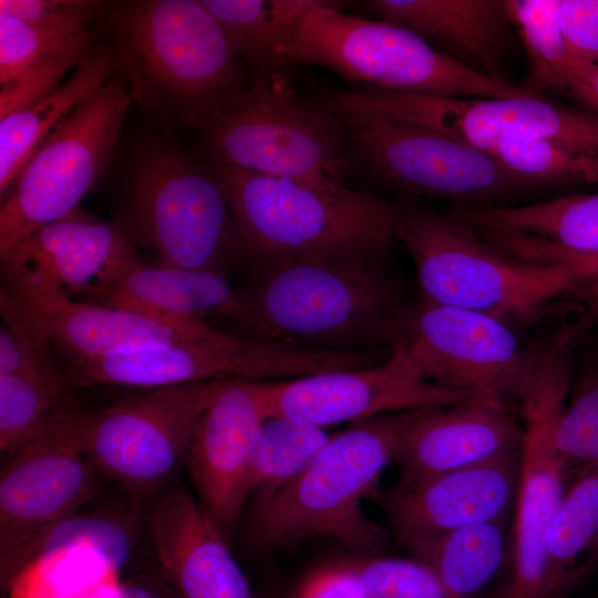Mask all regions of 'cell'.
<instances>
[{
  "instance_id": "obj_40",
  "label": "cell",
  "mask_w": 598,
  "mask_h": 598,
  "mask_svg": "<svg viewBox=\"0 0 598 598\" xmlns=\"http://www.w3.org/2000/svg\"><path fill=\"white\" fill-rule=\"evenodd\" d=\"M0 311L4 323L0 330V374L68 382L53 359L52 348L2 292Z\"/></svg>"
},
{
  "instance_id": "obj_12",
  "label": "cell",
  "mask_w": 598,
  "mask_h": 598,
  "mask_svg": "<svg viewBox=\"0 0 598 598\" xmlns=\"http://www.w3.org/2000/svg\"><path fill=\"white\" fill-rule=\"evenodd\" d=\"M132 102L126 81L110 79L30 158L1 199L0 255L80 207L111 161Z\"/></svg>"
},
{
  "instance_id": "obj_4",
  "label": "cell",
  "mask_w": 598,
  "mask_h": 598,
  "mask_svg": "<svg viewBox=\"0 0 598 598\" xmlns=\"http://www.w3.org/2000/svg\"><path fill=\"white\" fill-rule=\"evenodd\" d=\"M595 321L588 313L560 322L528 347L529 370L519 394L523 444L511 545V575L499 598H551L546 536L568 487L555 426L565 406L575 355Z\"/></svg>"
},
{
  "instance_id": "obj_36",
  "label": "cell",
  "mask_w": 598,
  "mask_h": 598,
  "mask_svg": "<svg viewBox=\"0 0 598 598\" xmlns=\"http://www.w3.org/2000/svg\"><path fill=\"white\" fill-rule=\"evenodd\" d=\"M70 384L16 374H0V453L8 460L68 399Z\"/></svg>"
},
{
  "instance_id": "obj_15",
  "label": "cell",
  "mask_w": 598,
  "mask_h": 598,
  "mask_svg": "<svg viewBox=\"0 0 598 598\" xmlns=\"http://www.w3.org/2000/svg\"><path fill=\"white\" fill-rule=\"evenodd\" d=\"M401 342L424 377L447 390L506 403L518 400L528 375V348L505 320L487 313L421 297Z\"/></svg>"
},
{
  "instance_id": "obj_37",
  "label": "cell",
  "mask_w": 598,
  "mask_h": 598,
  "mask_svg": "<svg viewBox=\"0 0 598 598\" xmlns=\"http://www.w3.org/2000/svg\"><path fill=\"white\" fill-rule=\"evenodd\" d=\"M352 559L364 598H466L413 557L375 555Z\"/></svg>"
},
{
  "instance_id": "obj_47",
  "label": "cell",
  "mask_w": 598,
  "mask_h": 598,
  "mask_svg": "<svg viewBox=\"0 0 598 598\" xmlns=\"http://www.w3.org/2000/svg\"><path fill=\"white\" fill-rule=\"evenodd\" d=\"M571 291L589 309L598 312V280L579 282Z\"/></svg>"
},
{
  "instance_id": "obj_34",
  "label": "cell",
  "mask_w": 598,
  "mask_h": 598,
  "mask_svg": "<svg viewBox=\"0 0 598 598\" xmlns=\"http://www.w3.org/2000/svg\"><path fill=\"white\" fill-rule=\"evenodd\" d=\"M506 2L527 60V75L522 89L539 96L546 90H557L568 56L558 22V0Z\"/></svg>"
},
{
  "instance_id": "obj_23",
  "label": "cell",
  "mask_w": 598,
  "mask_h": 598,
  "mask_svg": "<svg viewBox=\"0 0 598 598\" xmlns=\"http://www.w3.org/2000/svg\"><path fill=\"white\" fill-rule=\"evenodd\" d=\"M135 250L117 223L80 207L42 225L1 254L3 281L82 296L106 267Z\"/></svg>"
},
{
  "instance_id": "obj_25",
  "label": "cell",
  "mask_w": 598,
  "mask_h": 598,
  "mask_svg": "<svg viewBox=\"0 0 598 598\" xmlns=\"http://www.w3.org/2000/svg\"><path fill=\"white\" fill-rule=\"evenodd\" d=\"M365 6L434 42L441 52L488 78L506 81L514 29L506 0H373Z\"/></svg>"
},
{
  "instance_id": "obj_26",
  "label": "cell",
  "mask_w": 598,
  "mask_h": 598,
  "mask_svg": "<svg viewBox=\"0 0 598 598\" xmlns=\"http://www.w3.org/2000/svg\"><path fill=\"white\" fill-rule=\"evenodd\" d=\"M146 534L144 509L132 504L73 513L0 548L2 592L34 566L71 553L92 554L120 571L135 560Z\"/></svg>"
},
{
  "instance_id": "obj_30",
  "label": "cell",
  "mask_w": 598,
  "mask_h": 598,
  "mask_svg": "<svg viewBox=\"0 0 598 598\" xmlns=\"http://www.w3.org/2000/svg\"><path fill=\"white\" fill-rule=\"evenodd\" d=\"M507 519L501 517L400 543L447 587L467 598L482 589L503 564Z\"/></svg>"
},
{
  "instance_id": "obj_2",
  "label": "cell",
  "mask_w": 598,
  "mask_h": 598,
  "mask_svg": "<svg viewBox=\"0 0 598 598\" xmlns=\"http://www.w3.org/2000/svg\"><path fill=\"white\" fill-rule=\"evenodd\" d=\"M421 411L372 416L332 434L291 483L246 504L239 518L246 546L254 553L270 554L324 537L355 556L381 555L389 534L365 514L362 501L381 493V477Z\"/></svg>"
},
{
  "instance_id": "obj_18",
  "label": "cell",
  "mask_w": 598,
  "mask_h": 598,
  "mask_svg": "<svg viewBox=\"0 0 598 598\" xmlns=\"http://www.w3.org/2000/svg\"><path fill=\"white\" fill-rule=\"evenodd\" d=\"M264 382L220 380L184 465L197 501L226 538L246 506L249 464L268 419Z\"/></svg>"
},
{
  "instance_id": "obj_22",
  "label": "cell",
  "mask_w": 598,
  "mask_h": 598,
  "mask_svg": "<svg viewBox=\"0 0 598 598\" xmlns=\"http://www.w3.org/2000/svg\"><path fill=\"white\" fill-rule=\"evenodd\" d=\"M523 426L506 403L470 395L424 409L405 433L395 456L399 484H412L520 452Z\"/></svg>"
},
{
  "instance_id": "obj_20",
  "label": "cell",
  "mask_w": 598,
  "mask_h": 598,
  "mask_svg": "<svg viewBox=\"0 0 598 598\" xmlns=\"http://www.w3.org/2000/svg\"><path fill=\"white\" fill-rule=\"evenodd\" d=\"M144 515L155 565L182 598H252L227 538L186 486L172 483Z\"/></svg>"
},
{
  "instance_id": "obj_32",
  "label": "cell",
  "mask_w": 598,
  "mask_h": 598,
  "mask_svg": "<svg viewBox=\"0 0 598 598\" xmlns=\"http://www.w3.org/2000/svg\"><path fill=\"white\" fill-rule=\"evenodd\" d=\"M331 436L323 427L292 417L267 419L248 468L247 503L265 499L291 483Z\"/></svg>"
},
{
  "instance_id": "obj_35",
  "label": "cell",
  "mask_w": 598,
  "mask_h": 598,
  "mask_svg": "<svg viewBox=\"0 0 598 598\" xmlns=\"http://www.w3.org/2000/svg\"><path fill=\"white\" fill-rule=\"evenodd\" d=\"M511 173L534 187L598 181V156L538 136L511 137L491 153Z\"/></svg>"
},
{
  "instance_id": "obj_39",
  "label": "cell",
  "mask_w": 598,
  "mask_h": 598,
  "mask_svg": "<svg viewBox=\"0 0 598 598\" xmlns=\"http://www.w3.org/2000/svg\"><path fill=\"white\" fill-rule=\"evenodd\" d=\"M91 49L87 33L37 58L16 79L0 86V118L55 91L66 73L75 69Z\"/></svg>"
},
{
  "instance_id": "obj_10",
  "label": "cell",
  "mask_w": 598,
  "mask_h": 598,
  "mask_svg": "<svg viewBox=\"0 0 598 598\" xmlns=\"http://www.w3.org/2000/svg\"><path fill=\"white\" fill-rule=\"evenodd\" d=\"M221 379L144 390L96 412H84L80 442L100 475L117 482L144 509L173 483L197 424Z\"/></svg>"
},
{
  "instance_id": "obj_7",
  "label": "cell",
  "mask_w": 598,
  "mask_h": 598,
  "mask_svg": "<svg viewBox=\"0 0 598 598\" xmlns=\"http://www.w3.org/2000/svg\"><path fill=\"white\" fill-rule=\"evenodd\" d=\"M200 130L215 165L344 185L360 164L341 118L299 95L287 73L252 81Z\"/></svg>"
},
{
  "instance_id": "obj_14",
  "label": "cell",
  "mask_w": 598,
  "mask_h": 598,
  "mask_svg": "<svg viewBox=\"0 0 598 598\" xmlns=\"http://www.w3.org/2000/svg\"><path fill=\"white\" fill-rule=\"evenodd\" d=\"M330 110L361 111L416 124L491 153L511 137L538 136L598 156V117L539 95L443 97L367 87L320 94Z\"/></svg>"
},
{
  "instance_id": "obj_42",
  "label": "cell",
  "mask_w": 598,
  "mask_h": 598,
  "mask_svg": "<svg viewBox=\"0 0 598 598\" xmlns=\"http://www.w3.org/2000/svg\"><path fill=\"white\" fill-rule=\"evenodd\" d=\"M293 598H364L352 558L308 569L289 589Z\"/></svg>"
},
{
  "instance_id": "obj_17",
  "label": "cell",
  "mask_w": 598,
  "mask_h": 598,
  "mask_svg": "<svg viewBox=\"0 0 598 598\" xmlns=\"http://www.w3.org/2000/svg\"><path fill=\"white\" fill-rule=\"evenodd\" d=\"M268 419L288 416L319 427L410 410L456 404L470 394L424 377L402 342L381 363L281 381H265Z\"/></svg>"
},
{
  "instance_id": "obj_16",
  "label": "cell",
  "mask_w": 598,
  "mask_h": 598,
  "mask_svg": "<svg viewBox=\"0 0 598 598\" xmlns=\"http://www.w3.org/2000/svg\"><path fill=\"white\" fill-rule=\"evenodd\" d=\"M83 411L68 400L4 461L0 474V548L79 512L99 494V473L80 442Z\"/></svg>"
},
{
  "instance_id": "obj_48",
  "label": "cell",
  "mask_w": 598,
  "mask_h": 598,
  "mask_svg": "<svg viewBox=\"0 0 598 598\" xmlns=\"http://www.w3.org/2000/svg\"><path fill=\"white\" fill-rule=\"evenodd\" d=\"M275 598H293V597L290 595V592L288 590L287 592L282 594V595H280L278 597H275Z\"/></svg>"
},
{
  "instance_id": "obj_3",
  "label": "cell",
  "mask_w": 598,
  "mask_h": 598,
  "mask_svg": "<svg viewBox=\"0 0 598 598\" xmlns=\"http://www.w3.org/2000/svg\"><path fill=\"white\" fill-rule=\"evenodd\" d=\"M132 100L165 123L202 128L251 85L202 0H134L109 13Z\"/></svg>"
},
{
  "instance_id": "obj_33",
  "label": "cell",
  "mask_w": 598,
  "mask_h": 598,
  "mask_svg": "<svg viewBox=\"0 0 598 598\" xmlns=\"http://www.w3.org/2000/svg\"><path fill=\"white\" fill-rule=\"evenodd\" d=\"M554 433L558 455L569 474L598 465V349L580 360ZM576 475V476H577Z\"/></svg>"
},
{
  "instance_id": "obj_5",
  "label": "cell",
  "mask_w": 598,
  "mask_h": 598,
  "mask_svg": "<svg viewBox=\"0 0 598 598\" xmlns=\"http://www.w3.org/2000/svg\"><path fill=\"white\" fill-rule=\"evenodd\" d=\"M245 261L390 246L399 206L346 185L318 184L214 165Z\"/></svg>"
},
{
  "instance_id": "obj_44",
  "label": "cell",
  "mask_w": 598,
  "mask_h": 598,
  "mask_svg": "<svg viewBox=\"0 0 598 598\" xmlns=\"http://www.w3.org/2000/svg\"><path fill=\"white\" fill-rule=\"evenodd\" d=\"M557 90L598 112V64L567 56Z\"/></svg>"
},
{
  "instance_id": "obj_9",
  "label": "cell",
  "mask_w": 598,
  "mask_h": 598,
  "mask_svg": "<svg viewBox=\"0 0 598 598\" xmlns=\"http://www.w3.org/2000/svg\"><path fill=\"white\" fill-rule=\"evenodd\" d=\"M322 66L373 89L443 97L534 95L478 73L412 30L346 14L337 2L312 0L302 18L291 65Z\"/></svg>"
},
{
  "instance_id": "obj_21",
  "label": "cell",
  "mask_w": 598,
  "mask_h": 598,
  "mask_svg": "<svg viewBox=\"0 0 598 598\" xmlns=\"http://www.w3.org/2000/svg\"><path fill=\"white\" fill-rule=\"evenodd\" d=\"M520 452L381 492L399 542L507 517L516 502Z\"/></svg>"
},
{
  "instance_id": "obj_38",
  "label": "cell",
  "mask_w": 598,
  "mask_h": 598,
  "mask_svg": "<svg viewBox=\"0 0 598 598\" xmlns=\"http://www.w3.org/2000/svg\"><path fill=\"white\" fill-rule=\"evenodd\" d=\"M92 18L33 23L0 14V86L43 53L87 34Z\"/></svg>"
},
{
  "instance_id": "obj_28",
  "label": "cell",
  "mask_w": 598,
  "mask_h": 598,
  "mask_svg": "<svg viewBox=\"0 0 598 598\" xmlns=\"http://www.w3.org/2000/svg\"><path fill=\"white\" fill-rule=\"evenodd\" d=\"M252 81L287 73L312 0H202Z\"/></svg>"
},
{
  "instance_id": "obj_24",
  "label": "cell",
  "mask_w": 598,
  "mask_h": 598,
  "mask_svg": "<svg viewBox=\"0 0 598 598\" xmlns=\"http://www.w3.org/2000/svg\"><path fill=\"white\" fill-rule=\"evenodd\" d=\"M97 303L178 322H206L214 317L240 332L245 310L238 289L227 277L142 262L136 249L110 264L85 291ZM83 295V296H84Z\"/></svg>"
},
{
  "instance_id": "obj_29",
  "label": "cell",
  "mask_w": 598,
  "mask_h": 598,
  "mask_svg": "<svg viewBox=\"0 0 598 598\" xmlns=\"http://www.w3.org/2000/svg\"><path fill=\"white\" fill-rule=\"evenodd\" d=\"M453 212L477 231L528 237L578 255H598V194H571L523 206H468Z\"/></svg>"
},
{
  "instance_id": "obj_31",
  "label": "cell",
  "mask_w": 598,
  "mask_h": 598,
  "mask_svg": "<svg viewBox=\"0 0 598 598\" xmlns=\"http://www.w3.org/2000/svg\"><path fill=\"white\" fill-rule=\"evenodd\" d=\"M547 567L551 598H561L598 559V465L566 488L548 526Z\"/></svg>"
},
{
  "instance_id": "obj_41",
  "label": "cell",
  "mask_w": 598,
  "mask_h": 598,
  "mask_svg": "<svg viewBox=\"0 0 598 598\" xmlns=\"http://www.w3.org/2000/svg\"><path fill=\"white\" fill-rule=\"evenodd\" d=\"M557 14L568 56L598 64V0H558Z\"/></svg>"
},
{
  "instance_id": "obj_8",
  "label": "cell",
  "mask_w": 598,
  "mask_h": 598,
  "mask_svg": "<svg viewBox=\"0 0 598 598\" xmlns=\"http://www.w3.org/2000/svg\"><path fill=\"white\" fill-rule=\"evenodd\" d=\"M394 236L414 261L422 297L440 305L533 319L579 283L567 268L504 256L453 210L399 206Z\"/></svg>"
},
{
  "instance_id": "obj_45",
  "label": "cell",
  "mask_w": 598,
  "mask_h": 598,
  "mask_svg": "<svg viewBox=\"0 0 598 598\" xmlns=\"http://www.w3.org/2000/svg\"><path fill=\"white\" fill-rule=\"evenodd\" d=\"M116 598H182L159 568L138 570L118 586Z\"/></svg>"
},
{
  "instance_id": "obj_6",
  "label": "cell",
  "mask_w": 598,
  "mask_h": 598,
  "mask_svg": "<svg viewBox=\"0 0 598 598\" xmlns=\"http://www.w3.org/2000/svg\"><path fill=\"white\" fill-rule=\"evenodd\" d=\"M117 225L157 265L227 275L245 254L213 172L176 146L153 142L136 156Z\"/></svg>"
},
{
  "instance_id": "obj_27",
  "label": "cell",
  "mask_w": 598,
  "mask_h": 598,
  "mask_svg": "<svg viewBox=\"0 0 598 598\" xmlns=\"http://www.w3.org/2000/svg\"><path fill=\"white\" fill-rule=\"evenodd\" d=\"M114 49L92 48L72 74L39 102L0 118V198L30 158L96 90L110 80Z\"/></svg>"
},
{
  "instance_id": "obj_46",
  "label": "cell",
  "mask_w": 598,
  "mask_h": 598,
  "mask_svg": "<svg viewBox=\"0 0 598 598\" xmlns=\"http://www.w3.org/2000/svg\"><path fill=\"white\" fill-rule=\"evenodd\" d=\"M556 258L558 264L574 271L580 282L598 280V255L558 251Z\"/></svg>"
},
{
  "instance_id": "obj_1",
  "label": "cell",
  "mask_w": 598,
  "mask_h": 598,
  "mask_svg": "<svg viewBox=\"0 0 598 598\" xmlns=\"http://www.w3.org/2000/svg\"><path fill=\"white\" fill-rule=\"evenodd\" d=\"M389 246L354 247L247 260L238 288L241 333L334 352L392 349L411 306L386 266Z\"/></svg>"
},
{
  "instance_id": "obj_19",
  "label": "cell",
  "mask_w": 598,
  "mask_h": 598,
  "mask_svg": "<svg viewBox=\"0 0 598 598\" xmlns=\"http://www.w3.org/2000/svg\"><path fill=\"white\" fill-rule=\"evenodd\" d=\"M2 283L0 292L14 303L52 349L59 350L71 362L196 338L214 329L208 322L163 320L75 300L60 291L8 281Z\"/></svg>"
},
{
  "instance_id": "obj_11",
  "label": "cell",
  "mask_w": 598,
  "mask_h": 598,
  "mask_svg": "<svg viewBox=\"0 0 598 598\" xmlns=\"http://www.w3.org/2000/svg\"><path fill=\"white\" fill-rule=\"evenodd\" d=\"M354 352L303 349L212 329L190 339L71 362L70 386L117 385L142 390L224 378L295 379L360 364Z\"/></svg>"
},
{
  "instance_id": "obj_43",
  "label": "cell",
  "mask_w": 598,
  "mask_h": 598,
  "mask_svg": "<svg viewBox=\"0 0 598 598\" xmlns=\"http://www.w3.org/2000/svg\"><path fill=\"white\" fill-rule=\"evenodd\" d=\"M103 7L95 0H0V14L25 22L43 23L73 18H93Z\"/></svg>"
},
{
  "instance_id": "obj_13",
  "label": "cell",
  "mask_w": 598,
  "mask_h": 598,
  "mask_svg": "<svg viewBox=\"0 0 598 598\" xmlns=\"http://www.w3.org/2000/svg\"><path fill=\"white\" fill-rule=\"evenodd\" d=\"M330 111L343 122L360 163L394 188L468 202L534 187L489 153L443 133L370 112Z\"/></svg>"
}]
</instances>
